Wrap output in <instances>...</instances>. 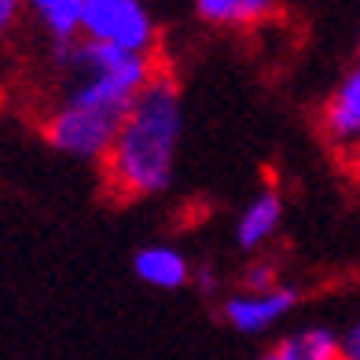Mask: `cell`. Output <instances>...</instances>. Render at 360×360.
<instances>
[{
    "label": "cell",
    "instance_id": "5b68a950",
    "mask_svg": "<svg viewBox=\"0 0 360 360\" xmlns=\"http://www.w3.org/2000/svg\"><path fill=\"white\" fill-rule=\"evenodd\" d=\"M320 136L335 151H360V63L338 77L320 107Z\"/></svg>",
    "mask_w": 360,
    "mask_h": 360
},
{
    "label": "cell",
    "instance_id": "52a82bcc",
    "mask_svg": "<svg viewBox=\"0 0 360 360\" xmlns=\"http://www.w3.org/2000/svg\"><path fill=\"white\" fill-rule=\"evenodd\" d=\"M133 276L143 287H155V290H184V287H191L195 265L180 247L147 243V247H140L133 254Z\"/></svg>",
    "mask_w": 360,
    "mask_h": 360
},
{
    "label": "cell",
    "instance_id": "ba28073f",
    "mask_svg": "<svg viewBox=\"0 0 360 360\" xmlns=\"http://www.w3.org/2000/svg\"><path fill=\"white\" fill-rule=\"evenodd\" d=\"M191 8L210 30H254L276 19L280 0H191Z\"/></svg>",
    "mask_w": 360,
    "mask_h": 360
},
{
    "label": "cell",
    "instance_id": "9c48e42d",
    "mask_svg": "<svg viewBox=\"0 0 360 360\" xmlns=\"http://www.w3.org/2000/svg\"><path fill=\"white\" fill-rule=\"evenodd\" d=\"M276 353L283 360H342V335L327 323H309L280 338Z\"/></svg>",
    "mask_w": 360,
    "mask_h": 360
},
{
    "label": "cell",
    "instance_id": "5bb4252c",
    "mask_svg": "<svg viewBox=\"0 0 360 360\" xmlns=\"http://www.w3.org/2000/svg\"><path fill=\"white\" fill-rule=\"evenodd\" d=\"M342 360H360V316L342 331Z\"/></svg>",
    "mask_w": 360,
    "mask_h": 360
},
{
    "label": "cell",
    "instance_id": "6da1fadb",
    "mask_svg": "<svg viewBox=\"0 0 360 360\" xmlns=\"http://www.w3.org/2000/svg\"><path fill=\"white\" fill-rule=\"evenodd\" d=\"M48 63L56 67V89L41 110L44 143L70 162L100 166L136 92L155 77L158 59L77 37L48 44Z\"/></svg>",
    "mask_w": 360,
    "mask_h": 360
},
{
    "label": "cell",
    "instance_id": "7a4b0ae2",
    "mask_svg": "<svg viewBox=\"0 0 360 360\" xmlns=\"http://www.w3.org/2000/svg\"><path fill=\"white\" fill-rule=\"evenodd\" d=\"M180 140H184V89L162 67L125 110L107 158L100 162L103 188L114 202H147L173 188Z\"/></svg>",
    "mask_w": 360,
    "mask_h": 360
},
{
    "label": "cell",
    "instance_id": "9a60e30c",
    "mask_svg": "<svg viewBox=\"0 0 360 360\" xmlns=\"http://www.w3.org/2000/svg\"><path fill=\"white\" fill-rule=\"evenodd\" d=\"M257 360H283V356H280V353L272 349V353H265V356H257Z\"/></svg>",
    "mask_w": 360,
    "mask_h": 360
},
{
    "label": "cell",
    "instance_id": "8fae6325",
    "mask_svg": "<svg viewBox=\"0 0 360 360\" xmlns=\"http://www.w3.org/2000/svg\"><path fill=\"white\" fill-rule=\"evenodd\" d=\"M276 283H283L280 280V269H276V261H269V257H250L247 261V269L239 272V287L236 290H250V294H257V290H272Z\"/></svg>",
    "mask_w": 360,
    "mask_h": 360
},
{
    "label": "cell",
    "instance_id": "277c9868",
    "mask_svg": "<svg viewBox=\"0 0 360 360\" xmlns=\"http://www.w3.org/2000/svg\"><path fill=\"white\" fill-rule=\"evenodd\" d=\"M302 305V290L294 283H276L272 290H228L217 302V316L239 335H269Z\"/></svg>",
    "mask_w": 360,
    "mask_h": 360
},
{
    "label": "cell",
    "instance_id": "8992f818",
    "mask_svg": "<svg viewBox=\"0 0 360 360\" xmlns=\"http://www.w3.org/2000/svg\"><path fill=\"white\" fill-rule=\"evenodd\" d=\"M283 214H287V206H283L280 188L265 184L261 191H254L250 199L243 202L239 217H236V224H232L236 250H239V254H250V257L265 254V250L272 247V239L280 236Z\"/></svg>",
    "mask_w": 360,
    "mask_h": 360
},
{
    "label": "cell",
    "instance_id": "30bf717a",
    "mask_svg": "<svg viewBox=\"0 0 360 360\" xmlns=\"http://www.w3.org/2000/svg\"><path fill=\"white\" fill-rule=\"evenodd\" d=\"M30 19H37L48 44H67L81 37V0H26Z\"/></svg>",
    "mask_w": 360,
    "mask_h": 360
},
{
    "label": "cell",
    "instance_id": "4fadbf2b",
    "mask_svg": "<svg viewBox=\"0 0 360 360\" xmlns=\"http://www.w3.org/2000/svg\"><path fill=\"white\" fill-rule=\"evenodd\" d=\"M191 287H199V294H210V298H221V276H217V269H214V265L195 269Z\"/></svg>",
    "mask_w": 360,
    "mask_h": 360
},
{
    "label": "cell",
    "instance_id": "3957f363",
    "mask_svg": "<svg viewBox=\"0 0 360 360\" xmlns=\"http://www.w3.org/2000/svg\"><path fill=\"white\" fill-rule=\"evenodd\" d=\"M81 37L133 56H155L158 22L143 0H81Z\"/></svg>",
    "mask_w": 360,
    "mask_h": 360
},
{
    "label": "cell",
    "instance_id": "7c38bea8",
    "mask_svg": "<svg viewBox=\"0 0 360 360\" xmlns=\"http://www.w3.org/2000/svg\"><path fill=\"white\" fill-rule=\"evenodd\" d=\"M26 0H0V44H8L26 19Z\"/></svg>",
    "mask_w": 360,
    "mask_h": 360
}]
</instances>
